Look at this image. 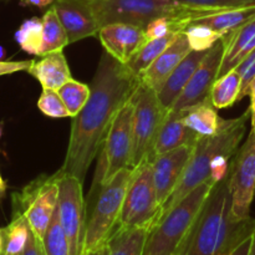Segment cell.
<instances>
[{
  "instance_id": "cell-1",
  "label": "cell",
  "mask_w": 255,
  "mask_h": 255,
  "mask_svg": "<svg viewBox=\"0 0 255 255\" xmlns=\"http://www.w3.org/2000/svg\"><path fill=\"white\" fill-rule=\"evenodd\" d=\"M141 79L126 65L102 52L90 89L89 101L72 117L66 156L60 171L84 183L92 161L104 146L117 112L128 101Z\"/></svg>"
},
{
  "instance_id": "cell-2",
  "label": "cell",
  "mask_w": 255,
  "mask_h": 255,
  "mask_svg": "<svg viewBox=\"0 0 255 255\" xmlns=\"http://www.w3.org/2000/svg\"><path fill=\"white\" fill-rule=\"evenodd\" d=\"M248 119H251L249 109L237 119L223 120L221 128L216 134L199 138L181 182L173 194L169 197L167 203L164 204L162 216L168 209L176 206L181 199H183L189 192L197 188L204 181L209 179L211 162L217 154H227L229 157H233L236 154L246 134Z\"/></svg>"
},
{
  "instance_id": "cell-3",
  "label": "cell",
  "mask_w": 255,
  "mask_h": 255,
  "mask_svg": "<svg viewBox=\"0 0 255 255\" xmlns=\"http://www.w3.org/2000/svg\"><path fill=\"white\" fill-rule=\"evenodd\" d=\"M90 2L100 27L109 24H131L144 29L152 20L169 17L179 22L184 30L194 20L218 12L187 6L176 0H90Z\"/></svg>"
},
{
  "instance_id": "cell-4",
  "label": "cell",
  "mask_w": 255,
  "mask_h": 255,
  "mask_svg": "<svg viewBox=\"0 0 255 255\" xmlns=\"http://www.w3.org/2000/svg\"><path fill=\"white\" fill-rule=\"evenodd\" d=\"M211 178L166 212L147 234L143 255H173L182 248L214 186Z\"/></svg>"
},
{
  "instance_id": "cell-5",
  "label": "cell",
  "mask_w": 255,
  "mask_h": 255,
  "mask_svg": "<svg viewBox=\"0 0 255 255\" xmlns=\"http://www.w3.org/2000/svg\"><path fill=\"white\" fill-rule=\"evenodd\" d=\"M232 214L229 173L216 183L183 244V255H216L222 234Z\"/></svg>"
},
{
  "instance_id": "cell-6",
  "label": "cell",
  "mask_w": 255,
  "mask_h": 255,
  "mask_svg": "<svg viewBox=\"0 0 255 255\" xmlns=\"http://www.w3.org/2000/svg\"><path fill=\"white\" fill-rule=\"evenodd\" d=\"M131 173V168H124L112 176L109 181L99 184L100 192L97 193L89 221L86 222L82 255L106 244L119 226Z\"/></svg>"
},
{
  "instance_id": "cell-7",
  "label": "cell",
  "mask_w": 255,
  "mask_h": 255,
  "mask_svg": "<svg viewBox=\"0 0 255 255\" xmlns=\"http://www.w3.org/2000/svg\"><path fill=\"white\" fill-rule=\"evenodd\" d=\"M152 161L144 159L132 169L119 226L151 229L161 218Z\"/></svg>"
},
{
  "instance_id": "cell-8",
  "label": "cell",
  "mask_w": 255,
  "mask_h": 255,
  "mask_svg": "<svg viewBox=\"0 0 255 255\" xmlns=\"http://www.w3.org/2000/svg\"><path fill=\"white\" fill-rule=\"evenodd\" d=\"M60 172L41 174L11 194L12 214L24 216L32 233L39 239L46 233L59 199Z\"/></svg>"
},
{
  "instance_id": "cell-9",
  "label": "cell",
  "mask_w": 255,
  "mask_h": 255,
  "mask_svg": "<svg viewBox=\"0 0 255 255\" xmlns=\"http://www.w3.org/2000/svg\"><path fill=\"white\" fill-rule=\"evenodd\" d=\"M133 111V151L131 169L144 159L153 161L154 144L168 110L163 107L156 90L141 81L132 96Z\"/></svg>"
},
{
  "instance_id": "cell-10",
  "label": "cell",
  "mask_w": 255,
  "mask_h": 255,
  "mask_svg": "<svg viewBox=\"0 0 255 255\" xmlns=\"http://www.w3.org/2000/svg\"><path fill=\"white\" fill-rule=\"evenodd\" d=\"M133 96V95H132ZM133 111L134 104L131 99L121 107L115 116L101 154L95 184L109 181L112 176L124 168H131L132 151H133Z\"/></svg>"
},
{
  "instance_id": "cell-11",
  "label": "cell",
  "mask_w": 255,
  "mask_h": 255,
  "mask_svg": "<svg viewBox=\"0 0 255 255\" xmlns=\"http://www.w3.org/2000/svg\"><path fill=\"white\" fill-rule=\"evenodd\" d=\"M60 172L57 212L59 219L69 241L71 255L84 254L86 233V207L82 182L71 174Z\"/></svg>"
},
{
  "instance_id": "cell-12",
  "label": "cell",
  "mask_w": 255,
  "mask_h": 255,
  "mask_svg": "<svg viewBox=\"0 0 255 255\" xmlns=\"http://www.w3.org/2000/svg\"><path fill=\"white\" fill-rule=\"evenodd\" d=\"M229 188L232 194V216L237 219L251 217L255 196V131L238 148L229 167Z\"/></svg>"
},
{
  "instance_id": "cell-13",
  "label": "cell",
  "mask_w": 255,
  "mask_h": 255,
  "mask_svg": "<svg viewBox=\"0 0 255 255\" xmlns=\"http://www.w3.org/2000/svg\"><path fill=\"white\" fill-rule=\"evenodd\" d=\"M224 50H226V39L224 36H222L206 52L201 65L168 112L181 114L188 107L201 104L209 99L212 86H213L214 81L218 79L219 69H221L222 61H223Z\"/></svg>"
},
{
  "instance_id": "cell-14",
  "label": "cell",
  "mask_w": 255,
  "mask_h": 255,
  "mask_svg": "<svg viewBox=\"0 0 255 255\" xmlns=\"http://www.w3.org/2000/svg\"><path fill=\"white\" fill-rule=\"evenodd\" d=\"M194 147L196 146H182L173 151L158 154L152 161L154 186L162 211L181 182L187 164L193 154Z\"/></svg>"
},
{
  "instance_id": "cell-15",
  "label": "cell",
  "mask_w": 255,
  "mask_h": 255,
  "mask_svg": "<svg viewBox=\"0 0 255 255\" xmlns=\"http://www.w3.org/2000/svg\"><path fill=\"white\" fill-rule=\"evenodd\" d=\"M52 6L66 31L70 44L97 36L101 27L90 0H55Z\"/></svg>"
},
{
  "instance_id": "cell-16",
  "label": "cell",
  "mask_w": 255,
  "mask_h": 255,
  "mask_svg": "<svg viewBox=\"0 0 255 255\" xmlns=\"http://www.w3.org/2000/svg\"><path fill=\"white\" fill-rule=\"evenodd\" d=\"M97 36L105 51L124 65L128 64L147 41L143 27L131 24L105 25L100 29Z\"/></svg>"
},
{
  "instance_id": "cell-17",
  "label": "cell",
  "mask_w": 255,
  "mask_h": 255,
  "mask_svg": "<svg viewBox=\"0 0 255 255\" xmlns=\"http://www.w3.org/2000/svg\"><path fill=\"white\" fill-rule=\"evenodd\" d=\"M191 51V45L184 32H178L173 42L152 62L151 66L139 76V79L147 86L159 91L174 69Z\"/></svg>"
},
{
  "instance_id": "cell-18",
  "label": "cell",
  "mask_w": 255,
  "mask_h": 255,
  "mask_svg": "<svg viewBox=\"0 0 255 255\" xmlns=\"http://www.w3.org/2000/svg\"><path fill=\"white\" fill-rule=\"evenodd\" d=\"M226 50L218 77L236 69L255 50V17L232 34L224 35Z\"/></svg>"
},
{
  "instance_id": "cell-19",
  "label": "cell",
  "mask_w": 255,
  "mask_h": 255,
  "mask_svg": "<svg viewBox=\"0 0 255 255\" xmlns=\"http://www.w3.org/2000/svg\"><path fill=\"white\" fill-rule=\"evenodd\" d=\"M207 51H196V50H192L184 57L183 61L174 69V71L172 72L168 80L164 82L162 89L159 91H157L159 101L163 105L164 109L168 110V111L172 109V106L177 101L179 95L182 94L186 85L188 84V81L192 79L196 70L201 65L202 60H203Z\"/></svg>"
},
{
  "instance_id": "cell-20",
  "label": "cell",
  "mask_w": 255,
  "mask_h": 255,
  "mask_svg": "<svg viewBox=\"0 0 255 255\" xmlns=\"http://www.w3.org/2000/svg\"><path fill=\"white\" fill-rule=\"evenodd\" d=\"M201 136L192 131L184 125L182 114H167L166 120L159 129L156 144H154V157L166 152L173 151L182 146H196ZM154 159V158H153Z\"/></svg>"
},
{
  "instance_id": "cell-21",
  "label": "cell",
  "mask_w": 255,
  "mask_h": 255,
  "mask_svg": "<svg viewBox=\"0 0 255 255\" xmlns=\"http://www.w3.org/2000/svg\"><path fill=\"white\" fill-rule=\"evenodd\" d=\"M40 57L41 59L34 61L27 72L40 82L42 89L59 90L72 79L69 64L62 51L51 52Z\"/></svg>"
},
{
  "instance_id": "cell-22",
  "label": "cell",
  "mask_w": 255,
  "mask_h": 255,
  "mask_svg": "<svg viewBox=\"0 0 255 255\" xmlns=\"http://www.w3.org/2000/svg\"><path fill=\"white\" fill-rule=\"evenodd\" d=\"M181 114L184 125L201 137L216 134L224 120L219 117L217 109L212 105L209 99L201 104L188 107Z\"/></svg>"
},
{
  "instance_id": "cell-23",
  "label": "cell",
  "mask_w": 255,
  "mask_h": 255,
  "mask_svg": "<svg viewBox=\"0 0 255 255\" xmlns=\"http://www.w3.org/2000/svg\"><path fill=\"white\" fill-rule=\"evenodd\" d=\"M255 17V4L248 5V6L233 7V9L222 10V11L214 12L212 15L199 17L192 22L207 25L216 30L217 32L224 35L232 34L233 31L238 30L247 22L253 20Z\"/></svg>"
},
{
  "instance_id": "cell-24",
  "label": "cell",
  "mask_w": 255,
  "mask_h": 255,
  "mask_svg": "<svg viewBox=\"0 0 255 255\" xmlns=\"http://www.w3.org/2000/svg\"><path fill=\"white\" fill-rule=\"evenodd\" d=\"M148 229L117 226L107 241L110 255H143Z\"/></svg>"
},
{
  "instance_id": "cell-25",
  "label": "cell",
  "mask_w": 255,
  "mask_h": 255,
  "mask_svg": "<svg viewBox=\"0 0 255 255\" xmlns=\"http://www.w3.org/2000/svg\"><path fill=\"white\" fill-rule=\"evenodd\" d=\"M242 76L238 70L234 69L218 77L212 86L209 100L217 110L228 109L238 102L241 94Z\"/></svg>"
},
{
  "instance_id": "cell-26",
  "label": "cell",
  "mask_w": 255,
  "mask_h": 255,
  "mask_svg": "<svg viewBox=\"0 0 255 255\" xmlns=\"http://www.w3.org/2000/svg\"><path fill=\"white\" fill-rule=\"evenodd\" d=\"M69 44L66 31H65L54 6L51 5L42 16V41L40 56L51 54V52L62 51L64 47Z\"/></svg>"
},
{
  "instance_id": "cell-27",
  "label": "cell",
  "mask_w": 255,
  "mask_h": 255,
  "mask_svg": "<svg viewBox=\"0 0 255 255\" xmlns=\"http://www.w3.org/2000/svg\"><path fill=\"white\" fill-rule=\"evenodd\" d=\"M178 32H169L168 35L158 39L148 40L144 42L138 51L134 54V56L129 60L128 64L126 65L136 76H141L149 66L152 62L173 42Z\"/></svg>"
},
{
  "instance_id": "cell-28",
  "label": "cell",
  "mask_w": 255,
  "mask_h": 255,
  "mask_svg": "<svg viewBox=\"0 0 255 255\" xmlns=\"http://www.w3.org/2000/svg\"><path fill=\"white\" fill-rule=\"evenodd\" d=\"M1 234L4 255H21L29 241V223L24 216L12 214L11 222L1 228Z\"/></svg>"
},
{
  "instance_id": "cell-29",
  "label": "cell",
  "mask_w": 255,
  "mask_h": 255,
  "mask_svg": "<svg viewBox=\"0 0 255 255\" xmlns=\"http://www.w3.org/2000/svg\"><path fill=\"white\" fill-rule=\"evenodd\" d=\"M15 41L21 50L30 55L40 56L42 41V17H30L22 21L19 29L15 31Z\"/></svg>"
},
{
  "instance_id": "cell-30",
  "label": "cell",
  "mask_w": 255,
  "mask_h": 255,
  "mask_svg": "<svg viewBox=\"0 0 255 255\" xmlns=\"http://www.w3.org/2000/svg\"><path fill=\"white\" fill-rule=\"evenodd\" d=\"M57 92H59L66 110L69 111L70 117H75L89 101L91 89H90V85L82 84V82L71 79L66 84L62 85L57 90Z\"/></svg>"
},
{
  "instance_id": "cell-31",
  "label": "cell",
  "mask_w": 255,
  "mask_h": 255,
  "mask_svg": "<svg viewBox=\"0 0 255 255\" xmlns=\"http://www.w3.org/2000/svg\"><path fill=\"white\" fill-rule=\"evenodd\" d=\"M45 255H71L69 241L59 219V212L55 211L46 233L41 239Z\"/></svg>"
},
{
  "instance_id": "cell-32",
  "label": "cell",
  "mask_w": 255,
  "mask_h": 255,
  "mask_svg": "<svg viewBox=\"0 0 255 255\" xmlns=\"http://www.w3.org/2000/svg\"><path fill=\"white\" fill-rule=\"evenodd\" d=\"M182 32L188 39L191 49L196 51H207L223 36L212 27L198 22H191Z\"/></svg>"
},
{
  "instance_id": "cell-33",
  "label": "cell",
  "mask_w": 255,
  "mask_h": 255,
  "mask_svg": "<svg viewBox=\"0 0 255 255\" xmlns=\"http://www.w3.org/2000/svg\"><path fill=\"white\" fill-rule=\"evenodd\" d=\"M37 109L50 119H66L70 117L69 111L65 107L57 90L42 89L37 100Z\"/></svg>"
},
{
  "instance_id": "cell-34",
  "label": "cell",
  "mask_w": 255,
  "mask_h": 255,
  "mask_svg": "<svg viewBox=\"0 0 255 255\" xmlns=\"http://www.w3.org/2000/svg\"><path fill=\"white\" fill-rule=\"evenodd\" d=\"M176 1L196 9H209L216 11L255 4V0H176Z\"/></svg>"
},
{
  "instance_id": "cell-35",
  "label": "cell",
  "mask_w": 255,
  "mask_h": 255,
  "mask_svg": "<svg viewBox=\"0 0 255 255\" xmlns=\"http://www.w3.org/2000/svg\"><path fill=\"white\" fill-rule=\"evenodd\" d=\"M182 31H183V27L176 20L169 19V17H158V19L152 20L151 22L147 24V26L144 27V36H146V40L148 41V40L166 36L169 32Z\"/></svg>"
},
{
  "instance_id": "cell-36",
  "label": "cell",
  "mask_w": 255,
  "mask_h": 255,
  "mask_svg": "<svg viewBox=\"0 0 255 255\" xmlns=\"http://www.w3.org/2000/svg\"><path fill=\"white\" fill-rule=\"evenodd\" d=\"M242 76V86L241 94H239L238 101H241L243 97L248 96L251 91V85L255 79V50L249 55L248 57L243 60L238 66L236 67Z\"/></svg>"
},
{
  "instance_id": "cell-37",
  "label": "cell",
  "mask_w": 255,
  "mask_h": 255,
  "mask_svg": "<svg viewBox=\"0 0 255 255\" xmlns=\"http://www.w3.org/2000/svg\"><path fill=\"white\" fill-rule=\"evenodd\" d=\"M232 157L227 154H217L211 162V169H209V178L218 183L222 179L226 178L229 173V167H231Z\"/></svg>"
},
{
  "instance_id": "cell-38",
  "label": "cell",
  "mask_w": 255,
  "mask_h": 255,
  "mask_svg": "<svg viewBox=\"0 0 255 255\" xmlns=\"http://www.w3.org/2000/svg\"><path fill=\"white\" fill-rule=\"evenodd\" d=\"M34 64V60H21V61H10V60H0V76L15 74V72L26 71Z\"/></svg>"
},
{
  "instance_id": "cell-39",
  "label": "cell",
  "mask_w": 255,
  "mask_h": 255,
  "mask_svg": "<svg viewBox=\"0 0 255 255\" xmlns=\"http://www.w3.org/2000/svg\"><path fill=\"white\" fill-rule=\"evenodd\" d=\"M21 255H45L44 249H42L41 239L37 238V237L32 233L31 229H30V236L26 244V248H25L24 253Z\"/></svg>"
},
{
  "instance_id": "cell-40",
  "label": "cell",
  "mask_w": 255,
  "mask_h": 255,
  "mask_svg": "<svg viewBox=\"0 0 255 255\" xmlns=\"http://www.w3.org/2000/svg\"><path fill=\"white\" fill-rule=\"evenodd\" d=\"M54 1L55 0H20V5H22V6H35L42 9V7L52 5Z\"/></svg>"
},
{
  "instance_id": "cell-41",
  "label": "cell",
  "mask_w": 255,
  "mask_h": 255,
  "mask_svg": "<svg viewBox=\"0 0 255 255\" xmlns=\"http://www.w3.org/2000/svg\"><path fill=\"white\" fill-rule=\"evenodd\" d=\"M251 247H252V237H249L248 239L243 242L238 248L234 249L229 255H249L251 253Z\"/></svg>"
},
{
  "instance_id": "cell-42",
  "label": "cell",
  "mask_w": 255,
  "mask_h": 255,
  "mask_svg": "<svg viewBox=\"0 0 255 255\" xmlns=\"http://www.w3.org/2000/svg\"><path fill=\"white\" fill-rule=\"evenodd\" d=\"M249 96H251V106H249V111H251V121L252 125L255 124V79L253 80L251 85V91H249Z\"/></svg>"
},
{
  "instance_id": "cell-43",
  "label": "cell",
  "mask_w": 255,
  "mask_h": 255,
  "mask_svg": "<svg viewBox=\"0 0 255 255\" xmlns=\"http://www.w3.org/2000/svg\"><path fill=\"white\" fill-rule=\"evenodd\" d=\"M85 255H110L109 246H107V243H106V244H104V246L100 247V248L95 249V251L90 252V253H87Z\"/></svg>"
},
{
  "instance_id": "cell-44",
  "label": "cell",
  "mask_w": 255,
  "mask_h": 255,
  "mask_svg": "<svg viewBox=\"0 0 255 255\" xmlns=\"http://www.w3.org/2000/svg\"><path fill=\"white\" fill-rule=\"evenodd\" d=\"M6 189H7L6 182H5V179L1 177V173H0V198L5 196V193H6Z\"/></svg>"
},
{
  "instance_id": "cell-45",
  "label": "cell",
  "mask_w": 255,
  "mask_h": 255,
  "mask_svg": "<svg viewBox=\"0 0 255 255\" xmlns=\"http://www.w3.org/2000/svg\"><path fill=\"white\" fill-rule=\"evenodd\" d=\"M249 255H255V228L253 232V236H252V247H251V253Z\"/></svg>"
},
{
  "instance_id": "cell-46",
  "label": "cell",
  "mask_w": 255,
  "mask_h": 255,
  "mask_svg": "<svg viewBox=\"0 0 255 255\" xmlns=\"http://www.w3.org/2000/svg\"><path fill=\"white\" fill-rule=\"evenodd\" d=\"M0 255H4V247H2V234L0 229Z\"/></svg>"
},
{
  "instance_id": "cell-47",
  "label": "cell",
  "mask_w": 255,
  "mask_h": 255,
  "mask_svg": "<svg viewBox=\"0 0 255 255\" xmlns=\"http://www.w3.org/2000/svg\"><path fill=\"white\" fill-rule=\"evenodd\" d=\"M6 55V51H5V47L2 45H0V60H2Z\"/></svg>"
},
{
  "instance_id": "cell-48",
  "label": "cell",
  "mask_w": 255,
  "mask_h": 255,
  "mask_svg": "<svg viewBox=\"0 0 255 255\" xmlns=\"http://www.w3.org/2000/svg\"><path fill=\"white\" fill-rule=\"evenodd\" d=\"M2 133H4V122H0V139H1Z\"/></svg>"
},
{
  "instance_id": "cell-49",
  "label": "cell",
  "mask_w": 255,
  "mask_h": 255,
  "mask_svg": "<svg viewBox=\"0 0 255 255\" xmlns=\"http://www.w3.org/2000/svg\"><path fill=\"white\" fill-rule=\"evenodd\" d=\"M173 255H183V246H182V248L179 249V251L177 252L176 254H173Z\"/></svg>"
},
{
  "instance_id": "cell-50",
  "label": "cell",
  "mask_w": 255,
  "mask_h": 255,
  "mask_svg": "<svg viewBox=\"0 0 255 255\" xmlns=\"http://www.w3.org/2000/svg\"><path fill=\"white\" fill-rule=\"evenodd\" d=\"M252 129H253V131H255V124L252 125Z\"/></svg>"
},
{
  "instance_id": "cell-51",
  "label": "cell",
  "mask_w": 255,
  "mask_h": 255,
  "mask_svg": "<svg viewBox=\"0 0 255 255\" xmlns=\"http://www.w3.org/2000/svg\"><path fill=\"white\" fill-rule=\"evenodd\" d=\"M0 229H1V228H0Z\"/></svg>"
}]
</instances>
